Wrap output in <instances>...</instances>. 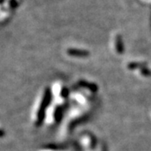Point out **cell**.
<instances>
[{"instance_id": "obj_2", "label": "cell", "mask_w": 151, "mask_h": 151, "mask_svg": "<svg viewBox=\"0 0 151 151\" xmlns=\"http://www.w3.org/2000/svg\"><path fill=\"white\" fill-rule=\"evenodd\" d=\"M66 53L73 57H86L89 55V52L85 50H81V49L70 48L66 50Z\"/></svg>"}, {"instance_id": "obj_1", "label": "cell", "mask_w": 151, "mask_h": 151, "mask_svg": "<svg viewBox=\"0 0 151 151\" xmlns=\"http://www.w3.org/2000/svg\"><path fill=\"white\" fill-rule=\"evenodd\" d=\"M50 92L49 89H46L45 92H44L43 97L41 99V103L39 106V108L36 112V115H35V122L37 124H40L43 120L44 111H45V107H47L49 102H50Z\"/></svg>"}, {"instance_id": "obj_3", "label": "cell", "mask_w": 151, "mask_h": 151, "mask_svg": "<svg viewBox=\"0 0 151 151\" xmlns=\"http://www.w3.org/2000/svg\"><path fill=\"white\" fill-rule=\"evenodd\" d=\"M113 45L117 53L122 54L124 51V42L120 35H116L113 38Z\"/></svg>"}, {"instance_id": "obj_4", "label": "cell", "mask_w": 151, "mask_h": 151, "mask_svg": "<svg viewBox=\"0 0 151 151\" xmlns=\"http://www.w3.org/2000/svg\"><path fill=\"white\" fill-rule=\"evenodd\" d=\"M21 0H4L2 2V4L5 3L6 5V9H9V10H12L13 9H15L17 8L19 4H20Z\"/></svg>"}]
</instances>
